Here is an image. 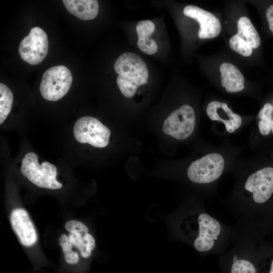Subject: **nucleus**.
Returning a JSON list of instances; mask_svg holds the SVG:
<instances>
[{
	"mask_svg": "<svg viewBox=\"0 0 273 273\" xmlns=\"http://www.w3.org/2000/svg\"><path fill=\"white\" fill-rule=\"evenodd\" d=\"M269 273H273V260H272L271 264V266H270Z\"/></svg>",
	"mask_w": 273,
	"mask_h": 273,
	"instance_id": "obj_29",
	"label": "nucleus"
},
{
	"mask_svg": "<svg viewBox=\"0 0 273 273\" xmlns=\"http://www.w3.org/2000/svg\"><path fill=\"white\" fill-rule=\"evenodd\" d=\"M73 245L69 241L61 246L62 251L64 254L70 253L72 251Z\"/></svg>",
	"mask_w": 273,
	"mask_h": 273,
	"instance_id": "obj_27",
	"label": "nucleus"
},
{
	"mask_svg": "<svg viewBox=\"0 0 273 273\" xmlns=\"http://www.w3.org/2000/svg\"><path fill=\"white\" fill-rule=\"evenodd\" d=\"M114 68L118 74L116 78L118 88L126 98L132 97L138 87L148 81L147 66L135 53L126 52L121 54L116 60Z\"/></svg>",
	"mask_w": 273,
	"mask_h": 273,
	"instance_id": "obj_1",
	"label": "nucleus"
},
{
	"mask_svg": "<svg viewBox=\"0 0 273 273\" xmlns=\"http://www.w3.org/2000/svg\"><path fill=\"white\" fill-rule=\"evenodd\" d=\"M196 115L193 108L184 105L173 111L165 120L162 126L164 133L177 140H184L193 132Z\"/></svg>",
	"mask_w": 273,
	"mask_h": 273,
	"instance_id": "obj_6",
	"label": "nucleus"
},
{
	"mask_svg": "<svg viewBox=\"0 0 273 273\" xmlns=\"http://www.w3.org/2000/svg\"><path fill=\"white\" fill-rule=\"evenodd\" d=\"M237 34L245 39L252 48H258L261 43L259 34L251 22L247 17H241L237 23Z\"/></svg>",
	"mask_w": 273,
	"mask_h": 273,
	"instance_id": "obj_16",
	"label": "nucleus"
},
{
	"mask_svg": "<svg viewBox=\"0 0 273 273\" xmlns=\"http://www.w3.org/2000/svg\"><path fill=\"white\" fill-rule=\"evenodd\" d=\"M84 234L83 233H70L68 236L69 241L79 250L83 247H86L84 244Z\"/></svg>",
	"mask_w": 273,
	"mask_h": 273,
	"instance_id": "obj_21",
	"label": "nucleus"
},
{
	"mask_svg": "<svg viewBox=\"0 0 273 273\" xmlns=\"http://www.w3.org/2000/svg\"><path fill=\"white\" fill-rule=\"evenodd\" d=\"M22 174L36 186L48 189H59L62 185L56 180L57 169L53 164L45 161L39 164L37 155L27 153L22 160Z\"/></svg>",
	"mask_w": 273,
	"mask_h": 273,
	"instance_id": "obj_2",
	"label": "nucleus"
},
{
	"mask_svg": "<svg viewBox=\"0 0 273 273\" xmlns=\"http://www.w3.org/2000/svg\"><path fill=\"white\" fill-rule=\"evenodd\" d=\"M184 14L197 21L200 25L198 37L201 39L212 38L220 33L221 26L218 19L213 14L194 5H188Z\"/></svg>",
	"mask_w": 273,
	"mask_h": 273,
	"instance_id": "obj_9",
	"label": "nucleus"
},
{
	"mask_svg": "<svg viewBox=\"0 0 273 273\" xmlns=\"http://www.w3.org/2000/svg\"><path fill=\"white\" fill-rule=\"evenodd\" d=\"M206 113L211 120L222 122L229 132H234L242 124L241 116L234 113L225 103L217 101L210 102Z\"/></svg>",
	"mask_w": 273,
	"mask_h": 273,
	"instance_id": "obj_12",
	"label": "nucleus"
},
{
	"mask_svg": "<svg viewBox=\"0 0 273 273\" xmlns=\"http://www.w3.org/2000/svg\"><path fill=\"white\" fill-rule=\"evenodd\" d=\"M271 131H272V133H273V121H272V122Z\"/></svg>",
	"mask_w": 273,
	"mask_h": 273,
	"instance_id": "obj_30",
	"label": "nucleus"
},
{
	"mask_svg": "<svg viewBox=\"0 0 273 273\" xmlns=\"http://www.w3.org/2000/svg\"><path fill=\"white\" fill-rule=\"evenodd\" d=\"M12 228L20 243L26 247L33 245L37 241V235L27 211L22 208L13 209L10 216Z\"/></svg>",
	"mask_w": 273,
	"mask_h": 273,
	"instance_id": "obj_11",
	"label": "nucleus"
},
{
	"mask_svg": "<svg viewBox=\"0 0 273 273\" xmlns=\"http://www.w3.org/2000/svg\"><path fill=\"white\" fill-rule=\"evenodd\" d=\"M273 118L261 119L258 123V128L260 133L263 135H268L271 130Z\"/></svg>",
	"mask_w": 273,
	"mask_h": 273,
	"instance_id": "obj_22",
	"label": "nucleus"
},
{
	"mask_svg": "<svg viewBox=\"0 0 273 273\" xmlns=\"http://www.w3.org/2000/svg\"><path fill=\"white\" fill-rule=\"evenodd\" d=\"M273 106L267 103L264 104L263 107L260 110L258 117L261 119H270L272 118Z\"/></svg>",
	"mask_w": 273,
	"mask_h": 273,
	"instance_id": "obj_24",
	"label": "nucleus"
},
{
	"mask_svg": "<svg viewBox=\"0 0 273 273\" xmlns=\"http://www.w3.org/2000/svg\"><path fill=\"white\" fill-rule=\"evenodd\" d=\"M231 273H257L254 265L246 259L236 260L232 264Z\"/></svg>",
	"mask_w": 273,
	"mask_h": 273,
	"instance_id": "obj_19",
	"label": "nucleus"
},
{
	"mask_svg": "<svg viewBox=\"0 0 273 273\" xmlns=\"http://www.w3.org/2000/svg\"><path fill=\"white\" fill-rule=\"evenodd\" d=\"M229 44L233 51L244 57L250 56L252 53L251 46L237 34L230 38Z\"/></svg>",
	"mask_w": 273,
	"mask_h": 273,
	"instance_id": "obj_18",
	"label": "nucleus"
},
{
	"mask_svg": "<svg viewBox=\"0 0 273 273\" xmlns=\"http://www.w3.org/2000/svg\"><path fill=\"white\" fill-rule=\"evenodd\" d=\"M272 104H273V102H272ZM272 106H273V104H272Z\"/></svg>",
	"mask_w": 273,
	"mask_h": 273,
	"instance_id": "obj_31",
	"label": "nucleus"
},
{
	"mask_svg": "<svg viewBox=\"0 0 273 273\" xmlns=\"http://www.w3.org/2000/svg\"><path fill=\"white\" fill-rule=\"evenodd\" d=\"M83 240L84 245L92 251L95 248L96 241L94 237L91 234L88 233L84 234Z\"/></svg>",
	"mask_w": 273,
	"mask_h": 273,
	"instance_id": "obj_25",
	"label": "nucleus"
},
{
	"mask_svg": "<svg viewBox=\"0 0 273 273\" xmlns=\"http://www.w3.org/2000/svg\"><path fill=\"white\" fill-rule=\"evenodd\" d=\"M224 166L223 157L219 154H209L193 162L187 174L189 178L197 184H208L217 179Z\"/></svg>",
	"mask_w": 273,
	"mask_h": 273,
	"instance_id": "obj_5",
	"label": "nucleus"
},
{
	"mask_svg": "<svg viewBox=\"0 0 273 273\" xmlns=\"http://www.w3.org/2000/svg\"><path fill=\"white\" fill-rule=\"evenodd\" d=\"M66 230L70 233H88V229L82 222L76 220L67 221L65 224Z\"/></svg>",
	"mask_w": 273,
	"mask_h": 273,
	"instance_id": "obj_20",
	"label": "nucleus"
},
{
	"mask_svg": "<svg viewBox=\"0 0 273 273\" xmlns=\"http://www.w3.org/2000/svg\"><path fill=\"white\" fill-rule=\"evenodd\" d=\"M245 188L252 193L255 202L267 201L273 194V168L265 167L252 173L247 178Z\"/></svg>",
	"mask_w": 273,
	"mask_h": 273,
	"instance_id": "obj_8",
	"label": "nucleus"
},
{
	"mask_svg": "<svg viewBox=\"0 0 273 273\" xmlns=\"http://www.w3.org/2000/svg\"><path fill=\"white\" fill-rule=\"evenodd\" d=\"M221 83L229 93H236L244 88L245 79L236 66L230 63H223L219 67Z\"/></svg>",
	"mask_w": 273,
	"mask_h": 273,
	"instance_id": "obj_14",
	"label": "nucleus"
},
{
	"mask_svg": "<svg viewBox=\"0 0 273 273\" xmlns=\"http://www.w3.org/2000/svg\"><path fill=\"white\" fill-rule=\"evenodd\" d=\"M72 82L70 70L65 66H53L43 74L39 85L42 97L50 101H56L68 92Z\"/></svg>",
	"mask_w": 273,
	"mask_h": 273,
	"instance_id": "obj_3",
	"label": "nucleus"
},
{
	"mask_svg": "<svg viewBox=\"0 0 273 273\" xmlns=\"http://www.w3.org/2000/svg\"><path fill=\"white\" fill-rule=\"evenodd\" d=\"M68 241V237L64 234H62L59 238V243L61 246L67 243Z\"/></svg>",
	"mask_w": 273,
	"mask_h": 273,
	"instance_id": "obj_28",
	"label": "nucleus"
},
{
	"mask_svg": "<svg viewBox=\"0 0 273 273\" xmlns=\"http://www.w3.org/2000/svg\"><path fill=\"white\" fill-rule=\"evenodd\" d=\"M266 17L268 22L269 29L273 34V5H270L267 9Z\"/></svg>",
	"mask_w": 273,
	"mask_h": 273,
	"instance_id": "obj_26",
	"label": "nucleus"
},
{
	"mask_svg": "<svg viewBox=\"0 0 273 273\" xmlns=\"http://www.w3.org/2000/svg\"><path fill=\"white\" fill-rule=\"evenodd\" d=\"M64 261L66 264L71 266H75L79 263L80 259L78 253L75 251L64 254Z\"/></svg>",
	"mask_w": 273,
	"mask_h": 273,
	"instance_id": "obj_23",
	"label": "nucleus"
},
{
	"mask_svg": "<svg viewBox=\"0 0 273 273\" xmlns=\"http://www.w3.org/2000/svg\"><path fill=\"white\" fill-rule=\"evenodd\" d=\"M155 28L154 24L150 20L140 21L136 26L138 47L142 52L149 55L154 54L158 50L156 42L150 37Z\"/></svg>",
	"mask_w": 273,
	"mask_h": 273,
	"instance_id": "obj_15",
	"label": "nucleus"
},
{
	"mask_svg": "<svg viewBox=\"0 0 273 273\" xmlns=\"http://www.w3.org/2000/svg\"><path fill=\"white\" fill-rule=\"evenodd\" d=\"M73 134L78 142L102 148L108 145L111 132L97 118L83 116L76 121Z\"/></svg>",
	"mask_w": 273,
	"mask_h": 273,
	"instance_id": "obj_4",
	"label": "nucleus"
},
{
	"mask_svg": "<svg viewBox=\"0 0 273 273\" xmlns=\"http://www.w3.org/2000/svg\"><path fill=\"white\" fill-rule=\"evenodd\" d=\"M198 220L199 234L194 241V247L200 252L209 251L221 232V225L218 220L205 213L199 215Z\"/></svg>",
	"mask_w": 273,
	"mask_h": 273,
	"instance_id": "obj_10",
	"label": "nucleus"
},
{
	"mask_svg": "<svg viewBox=\"0 0 273 273\" xmlns=\"http://www.w3.org/2000/svg\"><path fill=\"white\" fill-rule=\"evenodd\" d=\"M62 2L71 14L81 20H92L98 14L99 6L98 1L63 0Z\"/></svg>",
	"mask_w": 273,
	"mask_h": 273,
	"instance_id": "obj_13",
	"label": "nucleus"
},
{
	"mask_svg": "<svg viewBox=\"0 0 273 273\" xmlns=\"http://www.w3.org/2000/svg\"><path fill=\"white\" fill-rule=\"evenodd\" d=\"M13 103V95L9 87L0 83V124L6 120L11 112Z\"/></svg>",
	"mask_w": 273,
	"mask_h": 273,
	"instance_id": "obj_17",
	"label": "nucleus"
},
{
	"mask_svg": "<svg viewBox=\"0 0 273 273\" xmlns=\"http://www.w3.org/2000/svg\"><path fill=\"white\" fill-rule=\"evenodd\" d=\"M49 42L46 33L40 27H33L19 46V53L25 62L35 65L40 63L48 52Z\"/></svg>",
	"mask_w": 273,
	"mask_h": 273,
	"instance_id": "obj_7",
	"label": "nucleus"
}]
</instances>
